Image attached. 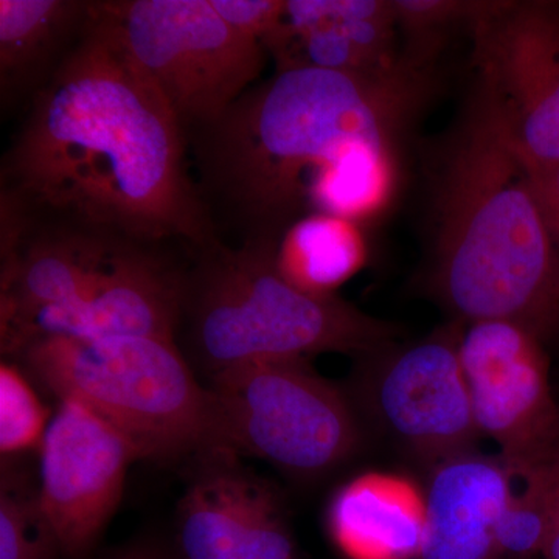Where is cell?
<instances>
[{"instance_id": "cell-1", "label": "cell", "mask_w": 559, "mask_h": 559, "mask_svg": "<svg viewBox=\"0 0 559 559\" xmlns=\"http://www.w3.org/2000/svg\"><path fill=\"white\" fill-rule=\"evenodd\" d=\"M432 70L401 57L377 72L293 68L253 84L194 131L210 218L241 245H274L312 213L377 218L395 191L400 139L433 94Z\"/></svg>"}, {"instance_id": "cell-2", "label": "cell", "mask_w": 559, "mask_h": 559, "mask_svg": "<svg viewBox=\"0 0 559 559\" xmlns=\"http://www.w3.org/2000/svg\"><path fill=\"white\" fill-rule=\"evenodd\" d=\"M187 135L97 2L86 31L33 98L2 168V197L43 218L159 245H215L187 170Z\"/></svg>"}, {"instance_id": "cell-3", "label": "cell", "mask_w": 559, "mask_h": 559, "mask_svg": "<svg viewBox=\"0 0 559 559\" xmlns=\"http://www.w3.org/2000/svg\"><path fill=\"white\" fill-rule=\"evenodd\" d=\"M433 288L466 323L540 334L559 307L550 230L495 98L479 83L436 190Z\"/></svg>"}, {"instance_id": "cell-4", "label": "cell", "mask_w": 559, "mask_h": 559, "mask_svg": "<svg viewBox=\"0 0 559 559\" xmlns=\"http://www.w3.org/2000/svg\"><path fill=\"white\" fill-rule=\"evenodd\" d=\"M392 323L340 296L318 297L280 274L272 245L216 241L186 271L176 344L202 382L267 359L370 355L393 344Z\"/></svg>"}, {"instance_id": "cell-5", "label": "cell", "mask_w": 559, "mask_h": 559, "mask_svg": "<svg viewBox=\"0 0 559 559\" xmlns=\"http://www.w3.org/2000/svg\"><path fill=\"white\" fill-rule=\"evenodd\" d=\"M7 359L55 401L76 400L97 412L140 460L189 463L224 448L215 400L175 341L49 336Z\"/></svg>"}, {"instance_id": "cell-6", "label": "cell", "mask_w": 559, "mask_h": 559, "mask_svg": "<svg viewBox=\"0 0 559 559\" xmlns=\"http://www.w3.org/2000/svg\"><path fill=\"white\" fill-rule=\"evenodd\" d=\"M224 448L270 463L299 484L322 480L358 454L360 415L347 390L308 359H267L205 382Z\"/></svg>"}, {"instance_id": "cell-7", "label": "cell", "mask_w": 559, "mask_h": 559, "mask_svg": "<svg viewBox=\"0 0 559 559\" xmlns=\"http://www.w3.org/2000/svg\"><path fill=\"white\" fill-rule=\"evenodd\" d=\"M131 60L148 76L189 132L213 123L249 91L266 62L212 0L97 2Z\"/></svg>"}, {"instance_id": "cell-8", "label": "cell", "mask_w": 559, "mask_h": 559, "mask_svg": "<svg viewBox=\"0 0 559 559\" xmlns=\"http://www.w3.org/2000/svg\"><path fill=\"white\" fill-rule=\"evenodd\" d=\"M462 323L360 356L347 390L359 415L432 468L471 451L479 436L460 364Z\"/></svg>"}, {"instance_id": "cell-9", "label": "cell", "mask_w": 559, "mask_h": 559, "mask_svg": "<svg viewBox=\"0 0 559 559\" xmlns=\"http://www.w3.org/2000/svg\"><path fill=\"white\" fill-rule=\"evenodd\" d=\"M479 436L520 471L559 450V406L538 334L509 320L468 323L459 342Z\"/></svg>"}, {"instance_id": "cell-10", "label": "cell", "mask_w": 559, "mask_h": 559, "mask_svg": "<svg viewBox=\"0 0 559 559\" xmlns=\"http://www.w3.org/2000/svg\"><path fill=\"white\" fill-rule=\"evenodd\" d=\"M139 459L130 440L80 401H57L39 451V498L64 559H90Z\"/></svg>"}, {"instance_id": "cell-11", "label": "cell", "mask_w": 559, "mask_h": 559, "mask_svg": "<svg viewBox=\"0 0 559 559\" xmlns=\"http://www.w3.org/2000/svg\"><path fill=\"white\" fill-rule=\"evenodd\" d=\"M237 452L187 463L171 540L179 559H304L277 489Z\"/></svg>"}, {"instance_id": "cell-12", "label": "cell", "mask_w": 559, "mask_h": 559, "mask_svg": "<svg viewBox=\"0 0 559 559\" xmlns=\"http://www.w3.org/2000/svg\"><path fill=\"white\" fill-rule=\"evenodd\" d=\"M399 31L384 0H285L277 27L263 40L277 70L316 68L370 73L390 68Z\"/></svg>"}, {"instance_id": "cell-13", "label": "cell", "mask_w": 559, "mask_h": 559, "mask_svg": "<svg viewBox=\"0 0 559 559\" xmlns=\"http://www.w3.org/2000/svg\"><path fill=\"white\" fill-rule=\"evenodd\" d=\"M513 484L502 459L473 451L433 466L417 559H499L496 527Z\"/></svg>"}, {"instance_id": "cell-14", "label": "cell", "mask_w": 559, "mask_h": 559, "mask_svg": "<svg viewBox=\"0 0 559 559\" xmlns=\"http://www.w3.org/2000/svg\"><path fill=\"white\" fill-rule=\"evenodd\" d=\"M326 527L349 559H417L425 539V492L395 474H360L334 492Z\"/></svg>"}, {"instance_id": "cell-15", "label": "cell", "mask_w": 559, "mask_h": 559, "mask_svg": "<svg viewBox=\"0 0 559 559\" xmlns=\"http://www.w3.org/2000/svg\"><path fill=\"white\" fill-rule=\"evenodd\" d=\"M91 2L0 0V97L2 108L46 87L86 31Z\"/></svg>"}, {"instance_id": "cell-16", "label": "cell", "mask_w": 559, "mask_h": 559, "mask_svg": "<svg viewBox=\"0 0 559 559\" xmlns=\"http://www.w3.org/2000/svg\"><path fill=\"white\" fill-rule=\"evenodd\" d=\"M275 266L290 285L311 296L333 297L369 259L360 224L312 213L290 224L272 245Z\"/></svg>"}, {"instance_id": "cell-17", "label": "cell", "mask_w": 559, "mask_h": 559, "mask_svg": "<svg viewBox=\"0 0 559 559\" xmlns=\"http://www.w3.org/2000/svg\"><path fill=\"white\" fill-rule=\"evenodd\" d=\"M0 559H64L25 457L0 459Z\"/></svg>"}, {"instance_id": "cell-18", "label": "cell", "mask_w": 559, "mask_h": 559, "mask_svg": "<svg viewBox=\"0 0 559 559\" xmlns=\"http://www.w3.org/2000/svg\"><path fill=\"white\" fill-rule=\"evenodd\" d=\"M549 516L543 462L514 471V484L496 527L499 559H532L543 555Z\"/></svg>"}, {"instance_id": "cell-19", "label": "cell", "mask_w": 559, "mask_h": 559, "mask_svg": "<svg viewBox=\"0 0 559 559\" xmlns=\"http://www.w3.org/2000/svg\"><path fill=\"white\" fill-rule=\"evenodd\" d=\"M36 385L20 364H0V459H20L40 451L53 415L44 407Z\"/></svg>"}, {"instance_id": "cell-20", "label": "cell", "mask_w": 559, "mask_h": 559, "mask_svg": "<svg viewBox=\"0 0 559 559\" xmlns=\"http://www.w3.org/2000/svg\"><path fill=\"white\" fill-rule=\"evenodd\" d=\"M489 2H450V0H396L393 2L399 28L406 35L407 60L432 68L444 43V35L462 24L473 27Z\"/></svg>"}, {"instance_id": "cell-21", "label": "cell", "mask_w": 559, "mask_h": 559, "mask_svg": "<svg viewBox=\"0 0 559 559\" xmlns=\"http://www.w3.org/2000/svg\"><path fill=\"white\" fill-rule=\"evenodd\" d=\"M212 5L237 31L263 44L277 27L285 0H212Z\"/></svg>"}, {"instance_id": "cell-22", "label": "cell", "mask_w": 559, "mask_h": 559, "mask_svg": "<svg viewBox=\"0 0 559 559\" xmlns=\"http://www.w3.org/2000/svg\"><path fill=\"white\" fill-rule=\"evenodd\" d=\"M516 148V146H514ZM520 153V151H518ZM521 156V154H520ZM527 170L530 183L543 210L544 219L550 229L559 231V164L543 165L521 156Z\"/></svg>"}, {"instance_id": "cell-23", "label": "cell", "mask_w": 559, "mask_h": 559, "mask_svg": "<svg viewBox=\"0 0 559 559\" xmlns=\"http://www.w3.org/2000/svg\"><path fill=\"white\" fill-rule=\"evenodd\" d=\"M100 559H179L171 536L143 533L114 547Z\"/></svg>"}, {"instance_id": "cell-24", "label": "cell", "mask_w": 559, "mask_h": 559, "mask_svg": "<svg viewBox=\"0 0 559 559\" xmlns=\"http://www.w3.org/2000/svg\"><path fill=\"white\" fill-rule=\"evenodd\" d=\"M544 480H546L547 528L546 544L543 555L546 559H559V468L544 466Z\"/></svg>"}]
</instances>
